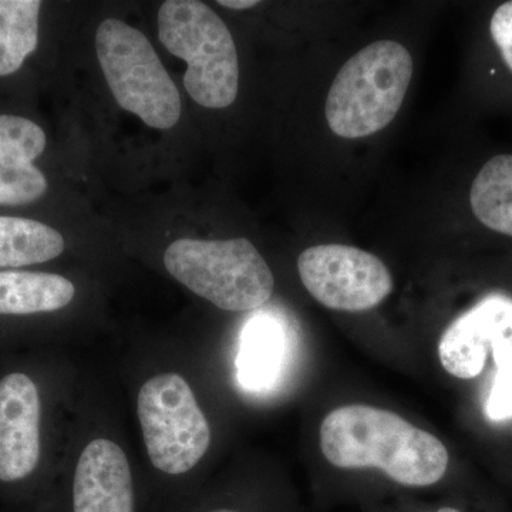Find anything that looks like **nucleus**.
<instances>
[{"label": "nucleus", "instance_id": "nucleus-13", "mask_svg": "<svg viewBox=\"0 0 512 512\" xmlns=\"http://www.w3.org/2000/svg\"><path fill=\"white\" fill-rule=\"evenodd\" d=\"M66 249L62 232L25 215L0 214V271L42 265Z\"/></svg>", "mask_w": 512, "mask_h": 512}, {"label": "nucleus", "instance_id": "nucleus-19", "mask_svg": "<svg viewBox=\"0 0 512 512\" xmlns=\"http://www.w3.org/2000/svg\"><path fill=\"white\" fill-rule=\"evenodd\" d=\"M204 512H248L245 508L232 507V505H220V507L208 508Z\"/></svg>", "mask_w": 512, "mask_h": 512}, {"label": "nucleus", "instance_id": "nucleus-2", "mask_svg": "<svg viewBox=\"0 0 512 512\" xmlns=\"http://www.w3.org/2000/svg\"><path fill=\"white\" fill-rule=\"evenodd\" d=\"M413 74L409 50L379 40L356 53L330 86L326 120L343 138H363L389 126L402 107Z\"/></svg>", "mask_w": 512, "mask_h": 512}, {"label": "nucleus", "instance_id": "nucleus-20", "mask_svg": "<svg viewBox=\"0 0 512 512\" xmlns=\"http://www.w3.org/2000/svg\"><path fill=\"white\" fill-rule=\"evenodd\" d=\"M419 512H464L461 508L454 505H441V507L431 508V510H421Z\"/></svg>", "mask_w": 512, "mask_h": 512}, {"label": "nucleus", "instance_id": "nucleus-17", "mask_svg": "<svg viewBox=\"0 0 512 512\" xmlns=\"http://www.w3.org/2000/svg\"><path fill=\"white\" fill-rule=\"evenodd\" d=\"M488 419L503 421L512 417V369L497 370L493 387L485 402Z\"/></svg>", "mask_w": 512, "mask_h": 512}, {"label": "nucleus", "instance_id": "nucleus-5", "mask_svg": "<svg viewBox=\"0 0 512 512\" xmlns=\"http://www.w3.org/2000/svg\"><path fill=\"white\" fill-rule=\"evenodd\" d=\"M96 52L121 109L157 130H170L178 123L180 92L143 32L120 19L103 20L97 29Z\"/></svg>", "mask_w": 512, "mask_h": 512}, {"label": "nucleus", "instance_id": "nucleus-9", "mask_svg": "<svg viewBox=\"0 0 512 512\" xmlns=\"http://www.w3.org/2000/svg\"><path fill=\"white\" fill-rule=\"evenodd\" d=\"M47 134L36 120L0 111V214L35 207L49 194L46 171Z\"/></svg>", "mask_w": 512, "mask_h": 512}, {"label": "nucleus", "instance_id": "nucleus-8", "mask_svg": "<svg viewBox=\"0 0 512 512\" xmlns=\"http://www.w3.org/2000/svg\"><path fill=\"white\" fill-rule=\"evenodd\" d=\"M490 352L497 370L512 369V295L508 292L484 293L440 339L441 365L458 379L481 375Z\"/></svg>", "mask_w": 512, "mask_h": 512}, {"label": "nucleus", "instance_id": "nucleus-18", "mask_svg": "<svg viewBox=\"0 0 512 512\" xmlns=\"http://www.w3.org/2000/svg\"><path fill=\"white\" fill-rule=\"evenodd\" d=\"M218 5L228 9L245 10L254 8V6L259 5V2H256V0H220Z\"/></svg>", "mask_w": 512, "mask_h": 512}, {"label": "nucleus", "instance_id": "nucleus-15", "mask_svg": "<svg viewBox=\"0 0 512 512\" xmlns=\"http://www.w3.org/2000/svg\"><path fill=\"white\" fill-rule=\"evenodd\" d=\"M284 328L268 316H256L242 332L238 379L248 390L268 389L284 366Z\"/></svg>", "mask_w": 512, "mask_h": 512}, {"label": "nucleus", "instance_id": "nucleus-11", "mask_svg": "<svg viewBox=\"0 0 512 512\" xmlns=\"http://www.w3.org/2000/svg\"><path fill=\"white\" fill-rule=\"evenodd\" d=\"M76 288L62 275L42 271H0V316H30L66 308Z\"/></svg>", "mask_w": 512, "mask_h": 512}, {"label": "nucleus", "instance_id": "nucleus-10", "mask_svg": "<svg viewBox=\"0 0 512 512\" xmlns=\"http://www.w3.org/2000/svg\"><path fill=\"white\" fill-rule=\"evenodd\" d=\"M39 390L25 373L0 380V483L13 484L35 473L40 458Z\"/></svg>", "mask_w": 512, "mask_h": 512}, {"label": "nucleus", "instance_id": "nucleus-7", "mask_svg": "<svg viewBox=\"0 0 512 512\" xmlns=\"http://www.w3.org/2000/svg\"><path fill=\"white\" fill-rule=\"evenodd\" d=\"M298 272L306 291L335 311H369L393 291L387 266L376 255L348 245L305 249L298 258Z\"/></svg>", "mask_w": 512, "mask_h": 512}, {"label": "nucleus", "instance_id": "nucleus-1", "mask_svg": "<svg viewBox=\"0 0 512 512\" xmlns=\"http://www.w3.org/2000/svg\"><path fill=\"white\" fill-rule=\"evenodd\" d=\"M320 448L333 467L377 468L393 483L427 488L446 476L448 451L429 431L366 404L333 410L320 426Z\"/></svg>", "mask_w": 512, "mask_h": 512}, {"label": "nucleus", "instance_id": "nucleus-6", "mask_svg": "<svg viewBox=\"0 0 512 512\" xmlns=\"http://www.w3.org/2000/svg\"><path fill=\"white\" fill-rule=\"evenodd\" d=\"M138 420L151 463L170 476L187 474L211 444V429L190 384L177 373L148 379L138 393Z\"/></svg>", "mask_w": 512, "mask_h": 512}, {"label": "nucleus", "instance_id": "nucleus-12", "mask_svg": "<svg viewBox=\"0 0 512 512\" xmlns=\"http://www.w3.org/2000/svg\"><path fill=\"white\" fill-rule=\"evenodd\" d=\"M467 201L480 227L512 239V153L495 154L478 168Z\"/></svg>", "mask_w": 512, "mask_h": 512}, {"label": "nucleus", "instance_id": "nucleus-4", "mask_svg": "<svg viewBox=\"0 0 512 512\" xmlns=\"http://www.w3.org/2000/svg\"><path fill=\"white\" fill-rule=\"evenodd\" d=\"M168 274L227 312L261 308L274 292V275L247 238L177 239L164 254Z\"/></svg>", "mask_w": 512, "mask_h": 512}, {"label": "nucleus", "instance_id": "nucleus-3", "mask_svg": "<svg viewBox=\"0 0 512 512\" xmlns=\"http://www.w3.org/2000/svg\"><path fill=\"white\" fill-rule=\"evenodd\" d=\"M158 37L171 55L187 62L184 86L195 103L227 109L239 89L234 37L224 20L197 0H167L158 10Z\"/></svg>", "mask_w": 512, "mask_h": 512}, {"label": "nucleus", "instance_id": "nucleus-14", "mask_svg": "<svg viewBox=\"0 0 512 512\" xmlns=\"http://www.w3.org/2000/svg\"><path fill=\"white\" fill-rule=\"evenodd\" d=\"M43 8L40 0H0V82L19 76L39 52Z\"/></svg>", "mask_w": 512, "mask_h": 512}, {"label": "nucleus", "instance_id": "nucleus-16", "mask_svg": "<svg viewBox=\"0 0 512 512\" xmlns=\"http://www.w3.org/2000/svg\"><path fill=\"white\" fill-rule=\"evenodd\" d=\"M488 36L501 66L512 77V0L493 10L488 22Z\"/></svg>", "mask_w": 512, "mask_h": 512}]
</instances>
